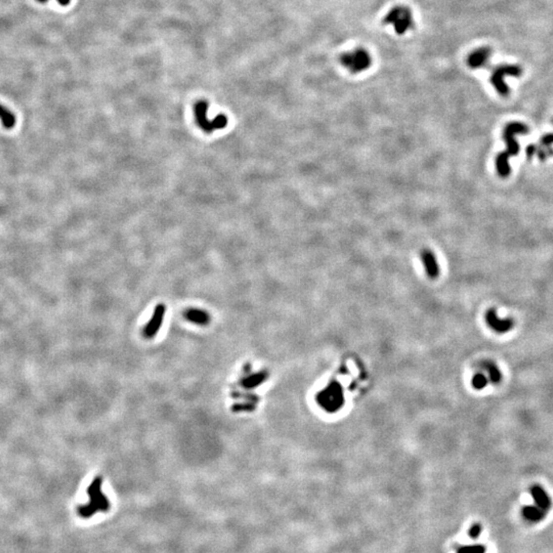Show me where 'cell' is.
<instances>
[{"label": "cell", "instance_id": "cell-13", "mask_svg": "<svg viewBox=\"0 0 553 553\" xmlns=\"http://www.w3.org/2000/svg\"><path fill=\"white\" fill-rule=\"evenodd\" d=\"M522 514L526 519L530 521H540L541 519L544 518L546 511L543 510V509H541L540 507H538L537 505L525 506L522 509Z\"/></svg>", "mask_w": 553, "mask_h": 553}, {"label": "cell", "instance_id": "cell-7", "mask_svg": "<svg viewBox=\"0 0 553 553\" xmlns=\"http://www.w3.org/2000/svg\"><path fill=\"white\" fill-rule=\"evenodd\" d=\"M165 312H166V308H165V305L162 304V303L158 304L157 307L155 308L151 320L149 321V323L144 326V328L142 330V335H143L144 338L151 339V338L155 337V335L162 326Z\"/></svg>", "mask_w": 553, "mask_h": 553}, {"label": "cell", "instance_id": "cell-14", "mask_svg": "<svg viewBox=\"0 0 553 553\" xmlns=\"http://www.w3.org/2000/svg\"><path fill=\"white\" fill-rule=\"evenodd\" d=\"M483 367L489 374V380L494 384H498L502 380V374L498 366L492 361H486L483 363Z\"/></svg>", "mask_w": 553, "mask_h": 553}, {"label": "cell", "instance_id": "cell-5", "mask_svg": "<svg viewBox=\"0 0 553 553\" xmlns=\"http://www.w3.org/2000/svg\"><path fill=\"white\" fill-rule=\"evenodd\" d=\"M208 104L205 100H200L194 106V113L197 125L205 134H212L213 130H220L228 126V117L224 114H220L213 119L209 120L207 118Z\"/></svg>", "mask_w": 553, "mask_h": 553}, {"label": "cell", "instance_id": "cell-12", "mask_svg": "<svg viewBox=\"0 0 553 553\" xmlns=\"http://www.w3.org/2000/svg\"><path fill=\"white\" fill-rule=\"evenodd\" d=\"M531 495H532V497L535 500V503L538 507H540L545 511L549 510V508L551 506V500L547 495V493L541 487H539V486L532 487Z\"/></svg>", "mask_w": 553, "mask_h": 553}, {"label": "cell", "instance_id": "cell-10", "mask_svg": "<svg viewBox=\"0 0 553 553\" xmlns=\"http://www.w3.org/2000/svg\"><path fill=\"white\" fill-rule=\"evenodd\" d=\"M492 49L488 46H483L473 50L467 57V65L471 69H478L485 67L491 57Z\"/></svg>", "mask_w": 553, "mask_h": 553}, {"label": "cell", "instance_id": "cell-17", "mask_svg": "<svg viewBox=\"0 0 553 553\" xmlns=\"http://www.w3.org/2000/svg\"><path fill=\"white\" fill-rule=\"evenodd\" d=\"M489 383V378H487L486 375L482 374V373H477L473 376L472 378V386L475 389H484Z\"/></svg>", "mask_w": 553, "mask_h": 553}, {"label": "cell", "instance_id": "cell-19", "mask_svg": "<svg viewBox=\"0 0 553 553\" xmlns=\"http://www.w3.org/2000/svg\"><path fill=\"white\" fill-rule=\"evenodd\" d=\"M458 553H485V548L482 546H469L461 548Z\"/></svg>", "mask_w": 553, "mask_h": 553}, {"label": "cell", "instance_id": "cell-1", "mask_svg": "<svg viewBox=\"0 0 553 553\" xmlns=\"http://www.w3.org/2000/svg\"><path fill=\"white\" fill-rule=\"evenodd\" d=\"M529 127L520 122H510L506 124L503 129V138L506 141L507 150L498 154L496 158V168L499 177L507 178L511 172V168L509 166L508 158L516 156L519 152V145L515 139V135H527L529 134Z\"/></svg>", "mask_w": 553, "mask_h": 553}, {"label": "cell", "instance_id": "cell-22", "mask_svg": "<svg viewBox=\"0 0 553 553\" xmlns=\"http://www.w3.org/2000/svg\"><path fill=\"white\" fill-rule=\"evenodd\" d=\"M537 150H538V145H536V144H530V145H528L527 149H526V153H527L528 159H532V157L536 155Z\"/></svg>", "mask_w": 553, "mask_h": 553}, {"label": "cell", "instance_id": "cell-3", "mask_svg": "<svg viewBox=\"0 0 553 553\" xmlns=\"http://www.w3.org/2000/svg\"><path fill=\"white\" fill-rule=\"evenodd\" d=\"M383 22L394 29L396 34L400 36L408 34L415 27L413 11L410 7L405 5H398L388 10Z\"/></svg>", "mask_w": 553, "mask_h": 553}, {"label": "cell", "instance_id": "cell-18", "mask_svg": "<svg viewBox=\"0 0 553 553\" xmlns=\"http://www.w3.org/2000/svg\"><path fill=\"white\" fill-rule=\"evenodd\" d=\"M536 155L539 158L540 161H545V160L551 156H553V149L551 145L549 147H543V145H538V150Z\"/></svg>", "mask_w": 553, "mask_h": 553}, {"label": "cell", "instance_id": "cell-6", "mask_svg": "<svg viewBox=\"0 0 553 553\" xmlns=\"http://www.w3.org/2000/svg\"><path fill=\"white\" fill-rule=\"evenodd\" d=\"M522 74V69L518 65L505 64L500 65L495 69L491 76V83L496 92L502 95L507 96L510 92L509 86L505 82L506 77H519Z\"/></svg>", "mask_w": 553, "mask_h": 553}, {"label": "cell", "instance_id": "cell-24", "mask_svg": "<svg viewBox=\"0 0 553 553\" xmlns=\"http://www.w3.org/2000/svg\"><path fill=\"white\" fill-rule=\"evenodd\" d=\"M56 1L59 2L61 5H64V6H65V5H68V4L70 3L71 0H56Z\"/></svg>", "mask_w": 553, "mask_h": 553}, {"label": "cell", "instance_id": "cell-15", "mask_svg": "<svg viewBox=\"0 0 553 553\" xmlns=\"http://www.w3.org/2000/svg\"><path fill=\"white\" fill-rule=\"evenodd\" d=\"M0 120H1L2 125L7 129H10L16 125V116L2 105H0Z\"/></svg>", "mask_w": 553, "mask_h": 553}, {"label": "cell", "instance_id": "cell-9", "mask_svg": "<svg viewBox=\"0 0 553 553\" xmlns=\"http://www.w3.org/2000/svg\"><path fill=\"white\" fill-rule=\"evenodd\" d=\"M421 264L423 265L426 275L430 279H436L440 276L441 269L434 253L427 248L422 249L419 253Z\"/></svg>", "mask_w": 553, "mask_h": 553}, {"label": "cell", "instance_id": "cell-11", "mask_svg": "<svg viewBox=\"0 0 553 553\" xmlns=\"http://www.w3.org/2000/svg\"><path fill=\"white\" fill-rule=\"evenodd\" d=\"M184 316L186 319V321L199 326L208 325L211 319L210 315L206 311L200 309H188L184 312Z\"/></svg>", "mask_w": 553, "mask_h": 553}, {"label": "cell", "instance_id": "cell-4", "mask_svg": "<svg viewBox=\"0 0 553 553\" xmlns=\"http://www.w3.org/2000/svg\"><path fill=\"white\" fill-rule=\"evenodd\" d=\"M371 53L363 47H356L352 50L345 51L340 56V64L352 74H361L366 72L372 66Z\"/></svg>", "mask_w": 553, "mask_h": 553}, {"label": "cell", "instance_id": "cell-25", "mask_svg": "<svg viewBox=\"0 0 553 553\" xmlns=\"http://www.w3.org/2000/svg\"><path fill=\"white\" fill-rule=\"evenodd\" d=\"M38 1L39 2H46V1H48V0H38Z\"/></svg>", "mask_w": 553, "mask_h": 553}, {"label": "cell", "instance_id": "cell-21", "mask_svg": "<svg viewBox=\"0 0 553 553\" xmlns=\"http://www.w3.org/2000/svg\"><path fill=\"white\" fill-rule=\"evenodd\" d=\"M551 144H553V134H547L541 138L540 145H543V147H549Z\"/></svg>", "mask_w": 553, "mask_h": 553}, {"label": "cell", "instance_id": "cell-8", "mask_svg": "<svg viewBox=\"0 0 553 553\" xmlns=\"http://www.w3.org/2000/svg\"><path fill=\"white\" fill-rule=\"evenodd\" d=\"M486 322L487 324L497 333H506L513 329L514 322L510 318L500 319L496 313V310L490 309L486 313Z\"/></svg>", "mask_w": 553, "mask_h": 553}, {"label": "cell", "instance_id": "cell-16", "mask_svg": "<svg viewBox=\"0 0 553 553\" xmlns=\"http://www.w3.org/2000/svg\"><path fill=\"white\" fill-rule=\"evenodd\" d=\"M264 379H265L264 374H255V375H252L250 377L245 378V379L241 382V384L245 388H252V387L258 385Z\"/></svg>", "mask_w": 553, "mask_h": 553}, {"label": "cell", "instance_id": "cell-26", "mask_svg": "<svg viewBox=\"0 0 553 553\" xmlns=\"http://www.w3.org/2000/svg\"><path fill=\"white\" fill-rule=\"evenodd\" d=\"M552 123H553V120H552Z\"/></svg>", "mask_w": 553, "mask_h": 553}, {"label": "cell", "instance_id": "cell-2", "mask_svg": "<svg viewBox=\"0 0 553 553\" xmlns=\"http://www.w3.org/2000/svg\"><path fill=\"white\" fill-rule=\"evenodd\" d=\"M101 484L103 478L98 475L92 479L91 486L87 489L90 503L78 508V513L82 518H90L98 511L106 512L110 509V502L101 492Z\"/></svg>", "mask_w": 553, "mask_h": 553}, {"label": "cell", "instance_id": "cell-20", "mask_svg": "<svg viewBox=\"0 0 553 553\" xmlns=\"http://www.w3.org/2000/svg\"><path fill=\"white\" fill-rule=\"evenodd\" d=\"M253 407L249 404H236L231 407L232 412H242V411H252Z\"/></svg>", "mask_w": 553, "mask_h": 553}, {"label": "cell", "instance_id": "cell-23", "mask_svg": "<svg viewBox=\"0 0 553 553\" xmlns=\"http://www.w3.org/2000/svg\"><path fill=\"white\" fill-rule=\"evenodd\" d=\"M481 531H482L481 526H479V525H474V526H472V527L470 528V530H469V536L472 537V538H477L479 535H481Z\"/></svg>", "mask_w": 553, "mask_h": 553}]
</instances>
